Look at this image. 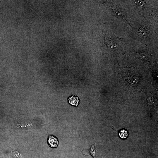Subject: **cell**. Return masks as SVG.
<instances>
[{"label": "cell", "instance_id": "3957f363", "mask_svg": "<svg viewBox=\"0 0 158 158\" xmlns=\"http://www.w3.org/2000/svg\"><path fill=\"white\" fill-rule=\"evenodd\" d=\"M95 143L93 144L91 147L88 149L89 152L93 158H96V150L95 147Z\"/></svg>", "mask_w": 158, "mask_h": 158}, {"label": "cell", "instance_id": "6da1fadb", "mask_svg": "<svg viewBox=\"0 0 158 158\" xmlns=\"http://www.w3.org/2000/svg\"><path fill=\"white\" fill-rule=\"evenodd\" d=\"M49 146L52 148L57 147L58 144V139L52 135H49L47 140Z\"/></svg>", "mask_w": 158, "mask_h": 158}, {"label": "cell", "instance_id": "277c9868", "mask_svg": "<svg viewBox=\"0 0 158 158\" xmlns=\"http://www.w3.org/2000/svg\"><path fill=\"white\" fill-rule=\"evenodd\" d=\"M118 135L119 137L123 139L126 138L128 136V132L124 129L119 130L118 132Z\"/></svg>", "mask_w": 158, "mask_h": 158}, {"label": "cell", "instance_id": "7a4b0ae2", "mask_svg": "<svg viewBox=\"0 0 158 158\" xmlns=\"http://www.w3.org/2000/svg\"><path fill=\"white\" fill-rule=\"evenodd\" d=\"M68 102L71 105L77 106L80 100L78 97L76 95H73L69 97Z\"/></svg>", "mask_w": 158, "mask_h": 158}]
</instances>
